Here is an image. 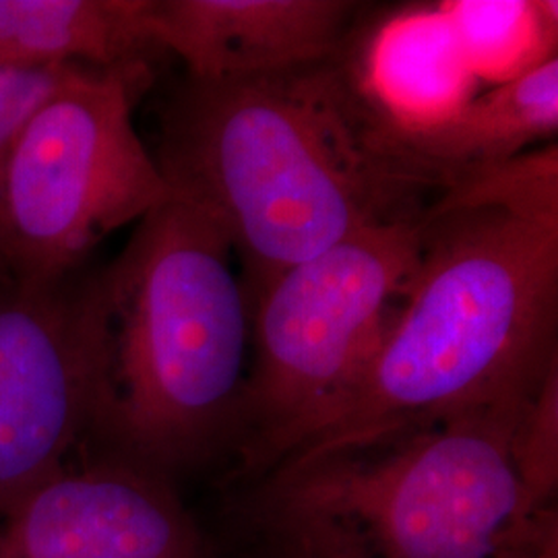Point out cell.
<instances>
[{"mask_svg":"<svg viewBox=\"0 0 558 558\" xmlns=\"http://www.w3.org/2000/svg\"><path fill=\"white\" fill-rule=\"evenodd\" d=\"M220 226L186 201L140 221L100 274L106 451L172 480L234 445L251 296Z\"/></svg>","mask_w":558,"mask_h":558,"instance_id":"obj_4","label":"cell"},{"mask_svg":"<svg viewBox=\"0 0 558 558\" xmlns=\"http://www.w3.org/2000/svg\"><path fill=\"white\" fill-rule=\"evenodd\" d=\"M174 482L104 451L64 465L0 518V558H207Z\"/></svg>","mask_w":558,"mask_h":558,"instance_id":"obj_8","label":"cell"},{"mask_svg":"<svg viewBox=\"0 0 558 558\" xmlns=\"http://www.w3.org/2000/svg\"><path fill=\"white\" fill-rule=\"evenodd\" d=\"M420 228L418 271L379 350L278 465L525 401L557 368L558 221L476 209Z\"/></svg>","mask_w":558,"mask_h":558,"instance_id":"obj_2","label":"cell"},{"mask_svg":"<svg viewBox=\"0 0 558 558\" xmlns=\"http://www.w3.org/2000/svg\"><path fill=\"white\" fill-rule=\"evenodd\" d=\"M156 161L172 197L220 226L255 292L360 230L420 220L439 191L338 59L255 80L186 77Z\"/></svg>","mask_w":558,"mask_h":558,"instance_id":"obj_1","label":"cell"},{"mask_svg":"<svg viewBox=\"0 0 558 558\" xmlns=\"http://www.w3.org/2000/svg\"><path fill=\"white\" fill-rule=\"evenodd\" d=\"M422 253L420 220L360 230L255 292V364L234 447L259 478L359 380L398 315Z\"/></svg>","mask_w":558,"mask_h":558,"instance_id":"obj_5","label":"cell"},{"mask_svg":"<svg viewBox=\"0 0 558 558\" xmlns=\"http://www.w3.org/2000/svg\"><path fill=\"white\" fill-rule=\"evenodd\" d=\"M440 4L480 83L500 85L557 59L555 0H449Z\"/></svg>","mask_w":558,"mask_h":558,"instance_id":"obj_13","label":"cell"},{"mask_svg":"<svg viewBox=\"0 0 558 558\" xmlns=\"http://www.w3.org/2000/svg\"><path fill=\"white\" fill-rule=\"evenodd\" d=\"M345 66L396 143L437 131L478 94L480 81L440 2L383 17Z\"/></svg>","mask_w":558,"mask_h":558,"instance_id":"obj_10","label":"cell"},{"mask_svg":"<svg viewBox=\"0 0 558 558\" xmlns=\"http://www.w3.org/2000/svg\"><path fill=\"white\" fill-rule=\"evenodd\" d=\"M557 131L558 57L476 94L437 131L398 145L440 189L456 174L557 141Z\"/></svg>","mask_w":558,"mask_h":558,"instance_id":"obj_12","label":"cell"},{"mask_svg":"<svg viewBox=\"0 0 558 558\" xmlns=\"http://www.w3.org/2000/svg\"><path fill=\"white\" fill-rule=\"evenodd\" d=\"M81 64L0 69V191L11 151L25 122ZM85 66V64H83Z\"/></svg>","mask_w":558,"mask_h":558,"instance_id":"obj_16","label":"cell"},{"mask_svg":"<svg viewBox=\"0 0 558 558\" xmlns=\"http://www.w3.org/2000/svg\"><path fill=\"white\" fill-rule=\"evenodd\" d=\"M149 0H0V69L147 64Z\"/></svg>","mask_w":558,"mask_h":558,"instance_id":"obj_11","label":"cell"},{"mask_svg":"<svg viewBox=\"0 0 558 558\" xmlns=\"http://www.w3.org/2000/svg\"><path fill=\"white\" fill-rule=\"evenodd\" d=\"M513 459L530 499L539 507L558 509V366L519 416Z\"/></svg>","mask_w":558,"mask_h":558,"instance_id":"obj_15","label":"cell"},{"mask_svg":"<svg viewBox=\"0 0 558 558\" xmlns=\"http://www.w3.org/2000/svg\"><path fill=\"white\" fill-rule=\"evenodd\" d=\"M499 209L527 220L558 221V143L456 174L440 184L422 220Z\"/></svg>","mask_w":558,"mask_h":558,"instance_id":"obj_14","label":"cell"},{"mask_svg":"<svg viewBox=\"0 0 558 558\" xmlns=\"http://www.w3.org/2000/svg\"><path fill=\"white\" fill-rule=\"evenodd\" d=\"M106 383L100 274L32 283L0 271V518L96 435Z\"/></svg>","mask_w":558,"mask_h":558,"instance_id":"obj_7","label":"cell"},{"mask_svg":"<svg viewBox=\"0 0 558 558\" xmlns=\"http://www.w3.org/2000/svg\"><path fill=\"white\" fill-rule=\"evenodd\" d=\"M356 9L348 0H149V29L189 80H255L338 59Z\"/></svg>","mask_w":558,"mask_h":558,"instance_id":"obj_9","label":"cell"},{"mask_svg":"<svg viewBox=\"0 0 558 558\" xmlns=\"http://www.w3.org/2000/svg\"><path fill=\"white\" fill-rule=\"evenodd\" d=\"M147 77L149 64H81L25 122L0 191L2 274L69 278L101 240L172 199L133 122Z\"/></svg>","mask_w":558,"mask_h":558,"instance_id":"obj_6","label":"cell"},{"mask_svg":"<svg viewBox=\"0 0 558 558\" xmlns=\"http://www.w3.org/2000/svg\"><path fill=\"white\" fill-rule=\"evenodd\" d=\"M530 399L276 465L244 523L269 558H558V509L513 459Z\"/></svg>","mask_w":558,"mask_h":558,"instance_id":"obj_3","label":"cell"}]
</instances>
